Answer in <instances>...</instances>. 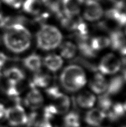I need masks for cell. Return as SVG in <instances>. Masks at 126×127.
<instances>
[{
  "label": "cell",
  "instance_id": "4dcf8cb0",
  "mask_svg": "<svg viewBox=\"0 0 126 127\" xmlns=\"http://www.w3.org/2000/svg\"><path fill=\"white\" fill-rule=\"evenodd\" d=\"M122 76L123 79V80L125 81V82H126V70H125L124 71H123Z\"/></svg>",
  "mask_w": 126,
  "mask_h": 127
},
{
  "label": "cell",
  "instance_id": "836d02e7",
  "mask_svg": "<svg viewBox=\"0 0 126 127\" xmlns=\"http://www.w3.org/2000/svg\"><path fill=\"white\" fill-rule=\"evenodd\" d=\"M123 106H124V108H125V110H126V100L125 101V102L124 103H123Z\"/></svg>",
  "mask_w": 126,
  "mask_h": 127
},
{
  "label": "cell",
  "instance_id": "7402d4cb",
  "mask_svg": "<svg viewBox=\"0 0 126 127\" xmlns=\"http://www.w3.org/2000/svg\"><path fill=\"white\" fill-rule=\"evenodd\" d=\"M77 42L78 50L84 57L89 59L96 57L97 52L92 48L88 40H77Z\"/></svg>",
  "mask_w": 126,
  "mask_h": 127
},
{
  "label": "cell",
  "instance_id": "e575fe53",
  "mask_svg": "<svg viewBox=\"0 0 126 127\" xmlns=\"http://www.w3.org/2000/svg\"><path fill=\"white\" fill-rule=\"evenodd\" d=\"M0 127H7L6 126H3V125H0Z\"/></svg>",
  "mask_w": 126,
  "mask_h": 127
},
{
  "label": "cell",
  "instance_id": "e0dca14e",
  "mask_svg": "<svg viewBox=\"0 0 126 127\" xmlns=\"http://www.w3.org/2000/svg\"><path fill=\"white\" fill-rule=\"evenodd\" d=\"M24 66L31 71L36 72L41 70L42 61L41 56L36 54H31L23 60Z\"/></svg>",
  "mask_w": 126,
  "mask_h": 127
},
{
  "label": "cell",
  "instance_id": "3957f363",
  "mask_svg": "<svg viewBox=\"0 0 126 127\" xmlns=\"http://www.w3.org/2000/svg\"><path fill=\"white\" fill-rule=\"evenodd\" d=\"M62 35L55 26L42 25L36 34L37 46L42 50L50 51L60 46Z\"/></svg>",
  "mask_w": 126,
  "mask_h": 127
},
{
  "label": "cell",
  "instance_id": "ffe728a7",
  "mask_svg": "<svg viewBox=\"0 0 126 127\" xmlns=\"http://www.w3.org/2000/svg\"><path fill=\"white\" fill-rule=\"evenodd\" d=\"M126 112L123 103H116L113 105L106 113L107 117L110 121L116 122L126 114Z\"/></svg>",
  "mask_w": 126,
  "mask_h": 127
},
{
  "label": "cell",
  "instance_id": "8992f818",
  "mask_svg": "<svg viewBox=\"0 0 126 127\" xmlns=\"http://www.w3.org/2000/svg\"><path fill=\"white\" fill-rule=\"evenodd\" d=\"M103 13L102 6L98 1H89L85 2L84 16L87 21H97L102 17Z\"/></svg>",
  "mask_w": 126,
  "mask_h": 127
},
{
  "label": "cell",
  "instance_id": "5b68a950",
  "mask_svg": "<svg viewBox=\"0 0 126 127\" xmlns=\"http://www.w3.org/2000/svg\"><path fill=\"white\" fill-rule=\"evenodd\" d=\"M4 118L10 126L20 127L27 124L28 115L24 108L19 104L6 109Z\"/></svg>",
  "mask_w": 126,
  "mask_h": 127
},
{
  "label": "cell",
  "instance_id": "6da1fadb",
  "mask_svg": "<svg viewBox=\"0 0 126 127\" xmlns=\"http://www.w3.org/2000/svg\"><path fill=\"white\" fill-rule=\"evenodd\" d=\"M31 38L30 32L21 24H15L8 26L3 36L6 47L9 50L17 54L27 50L31 44Z\"/></svg>",
  "mask_w": 126,
  "mask_h": 127
},
{
  "label": "cell",
  "instance_id": "30bf717a",
  "mask_svg": "<svg viewBox=\"0 0 126 127\" xmlns=\"http://www.w3.org/2000/svg\"><path fill=\"white\" fill-rule=\"evenodd\" d=\"M106 118V114L99 108H93L88 112L84 117L87 124L93 127H97L102 124Z\"/></svg>",
  "mask_w": 126,
  "mask_h": 127
},
{
  "label": "cell",
  "instance_id": "8fae6325",
  "mask_svg": "<svg viewBox=\"0 0 126 127\" xmlns=\"http://www.w3.org/2000/svg\"><path fill=\"white\" fill-rule=\"evenodd\" d=\"M52 78L50 75L40 70L35 72L30 82L31 88H47L50 84Z\"/></svg>",
  "mask_w": 126,
  "mask_h": 127
},
{
  "label": "cell",
  "instance_id": "8d00e7d4",
  "mask_svg": "<svg viewBox=\"0 0 126 127\" xmlns=\"http://www.w3.org/2000/svg\"><path fill=\"white\" fill-rule=\"evenodd\" d=\"M126 127V126H125V127Z\"/></svg>",
  "mask_w": 126,
  "mask_h": 127
},
{
  "label": "cell",
  "instance_id": "4fadbf2b",
  "mask_svg": "<svg viewBox=\"0 0 126 127\" xmlns=\"http://www.w3.org/2000/svg\"><path fill=\"white\" fill-rule=\"evenodd\" d=\"M96 97L93 93L89 91L81 92L76 97V103L78 106L82 109H90L94 106Z\"/></svg>",
  "mask_w": 126,
  "mask_h": 127
},
{
  "label": "cell",
  "instance_id": "d6986e66",
  "mask_svg": "<svg viewBox=\"0 0 126 127\" xmlns=\"http://www.w3.org/2000/svg\"><path fill=\"white\" fill-rule=\"evenodd\" d=\"M110 46L114 50H119L126 41L125 35L120 30L115 29L109 32Z\"/></svg>",
  "mask_w": 126,
  "mask_h": 127
},
{
  "label": "cell",
  "instance_id": "d6a6232c",
  "mask_svg": "<svg viewBox=\"0 0 126 127\" xmlns=\"http://www.w3.org/2000/svg\"><path fill=\"white\" fill-rule=\"evenodd\" d=\"M81 1H82V3H85V2H87V1H100V0H81Z\"/></svg>",
  "mask_w": 126,
  "mask_h": 127
},
{
  "label": "cell",
  "instance_id": "f1b7e54d",
  "mask_svg": "<svg viewBox=\"0 0 126 127\" xmlns=\"http://www.w3.org/2000/svg\"><path fill=\"white\" fill-rule=\"evenodd\" d=\"M6 108H5L3 104L0 103V119H2V118H4V115H5Z\"/></svg>",
  "mask_w": 126,
  "mask_h": 127
},
{
  "label": "cell",
  "instance_id": "83f0119b",
  "mask_svg": "<svg viewBox=\"0 0 126 127\" xmlns=\"http://www.w3.org/2000/svg\"><path fill=\"white\" fill-rule=\"evenodd\" d=\"M2 2L13 8L18 9L23 4V0H2Z\"/></svg>",
  "mask_w": 126,
  "mask_h": 127
},
{
  "label": "cell",
  "instance_id": "44dd1931",
  "mask_svg": "<svg viewBox=\"0 0 126 127\" xmlns=\"http://www.w3.org/2000/svg\"><path fill=\"white\" fill-rule=\"evenodd\" d=\"M22 4L23 10L33 15L40 14L43 7L41 0H26Z\"/></svg>",
  "mask_w": 126,
  "mask_h": 127
},
{
  "label": "cell",
  "instance_id": "9c48e42d",
  "mask_svg": "<svg viewBox=\"0 0 126 127\" xmlns=\"http://www.w3.org/2000/svg\"><path fill=\"white\" fill-rule=\"evenodd\" d=\"M108 81L104 75L97 72L91 79L89 83V87L94 93L103 94L107 91Z\"/></svg>",
  "mask_w": 126,
  "mask_h": 127
},
{
  "label": "cell",
  "instance_id": "1f68e13d",
  "mask_svg": "<svg viewBox=\"0 0 126 127\" xmlns=\"http://www.w3.org/2000/svg\"><path fill=\"white\" fill-rule=\"evenodd\" d=\"M2 15H3V13H2V6H1V3H0V20H1V19L2 18Z\"/></svg>",
  "mask_w": 126,
  "mask_h": 127
},
{
  "label": "cell",
  "instance_id": "d590c367",
  "mask_svg": "<svg viewBox=\"0 0 126 127\" xmlns=\"http://www.w3.org/2000/svg\"><path fill=\"white\" fill-rule=\"evenodd\" d=\"M125 26H126V28H125V33H126V25H125Z\"/></svg>",
  "mask_w": 126,
  "mask_h": 127
},
{
  "label": "cell",
  "instance_id": "52a82bcc",
  "mask_svg": "<svg viewBox=\"0 0 126 127\" xmlns=\"http://www.w3.org/2000/svg\"><path fill=\"white\" fill-rule=\"evenodd\" d=\"M24 102L27 107L33 110H36L43 105L44 97L39 89L32 88L27 94Z\"/></svg>",
  "mask_w": 126,
  "mask_h": 127
},
{
  "label": "cell",
  "instance_id": "f546056e",
  "mask_svg": "<svg viewBox=\"0 0 126 127\" xmlns=\"http://www.w3.org/2000/svg\"><path fill=\"white\" fill-rule=\"evenodd\" d=\"M109 1L114 4V6H117L124 4L125 0H109Z\"/></svg>",
  "mask_w": 126,
  "mask_h": 127
},
{
  "label": "cell",
  "instance_id": "ac0fdd59",
  "mask_svg": "<svg viewBox=\"0 0 126 127\" xmlns=\"http://www.w3.org/2000/svg\"><path fill=\"white\" fill-rule=\"evenodd\" d=\"M4 76L10 83H19L25 79L23 70L17 67H11L4 72Z\"/></svg>",
  "mask_w": 126,
  "mask_h": 127
},
{
  "label": "cell",
  "instance_id": "277c9868",
  "mask_svg": "<svg viewBox=\"0 0 126 127\" xmlns=\"http://www.w3.org/2000/svg\"><path fill=\"white\" fill-rule=\"evenodd\" d=\"M122 66V62L117 56L113 54H108L101 60L97 69L103 75H113L120 71Z\"/></svg>",
  "mask_w": 126,
  "mask_h": 127
},
{
  "label": "cell",
  "instance_id": "7c38bea8",
  "mask_svg": "<svg viewBox=\"0 0 126 127\" xmlns=\"http://www.w3.org/2000/svg\"><path fill=\"white\" fill-rule=\"evenodd\" d=\"M123 8H118L114 7L105 12V17L109 21H113L119 26L126 25V13L123 11Z\"/></svg>",
  "mask_w": 126,
  "mask_h": 127
},
{
  "label": "cell",
  "instance_id": "cb8c5ba5",
  "mask_svg": "<svg viewBox=\"0 0 126 127\" xmlns=\"http://www.w3.org/2000/svg\"><path fill=\"white\" fill-rule=\"evenodd\" d=\"M90 45L93 50L97 52L109 46L110 41L109 37L105 36H97L91 40Z\"/></svg>",
  "mask_w": 126,
  "mask_h": 127
},
{
  "label": "cell",
  "instance_id": "ba28073f",
  "mask_svg": "<svg viewBox=\"0 0 126 127\" xmlns=\"http://www.w3.org/2000/svg\"><path fill=\"white\" fill-rule=\"evenodd\" d=\"M51 99L53 101L52 104L55 106L58 114H66L68 112L71 106V100L67 95L60 92Z\"/></svg>",
  "mask_w": 126,
  "mask_h": 127
},
{
  "label": "cell",
  "instance_id": "2e32d148",
  "mask_svg": "<svg viewBox=\"0 0 126 127\" xmlns=\"http://www.w3.org/2000/svg\"><path fill=\"white\" fill-rule=\"evenodd\" d=\"M125 83L122 75H117L113 77L109 82H108L107 91L105 93L110 96L118 94L123 89Z\"/></svg>",
  "mask_w": 126,
  "mask_h": 127
},
{
  "label": "cell",
  "instance_id": "603a6c76",
  "mask_svg": "<svg viewBox=\"0 0 126 127\" xmlns=\"http://www.w3.org/2000/svg\"><path fill=\"white\" fill-rule=\"evenodd\" d=\"M77 51V46L70 41H66L61 45L60 54L62 57L66 59H71L75 57Z\"/></svg>",
  "mask_w": 126,
  "mask_h": 127
},
{
  "label": "cell",
  "instance_id": "d4e9b609",
  "mask_svg": "<svg viewBox=\"0 0 126 127\" xmlns=\"http://www.w3.org/2000/svg\"><path fill=\"white\" fill-rule=\"evenodd\" d=\"M64 127H80L81 119L79 114L75 112H68L63 119Z\"/></svg>",
  "mask_w": 126,
  "mask_h": 127
},
{
  "label": "cell",
  "instance_id": "9a60e30c",
  "mask_svg": "<svg viewBox=\"0 0 126 127\" xmlns=\"http://www.w3.org/2000/svg\"><path fill=\"white\" fill-rule=\"evenodd\" d=\"M65 15L75 16L80 13L82 4L81 0H61Z\"/></svg>",
  "mask_w": 126,
  "mask_h": 127
},
{
  "label": "cell",
  "instance_id": "484cf974",
  "mask_svg": "<svg viewBox=\"0 0 126 127\" xmlns=\"http://www.w3.org/2000/svg\"><path fill=\"white\" fill-rule=\"evenodd\" d=\"M81 19L80 17H76V16H67L60 19L61 24L63 28L69 31H75L77 24Z\"/></svg>",
  "mask_w": 126,
  "mask_h": 127
},
{
  "label": "cell",
  "instance_id": "4316f807",
  "mask_svg": "<svg viewBox=\"0 0 126 127\" xmlns=\"http://www.w3.org/2000/svg\"><path fill=\"white\" fill-rule=\"evenodd\" d=\"M113 101L111 99V96L104 93L101 94V96L98 97V108L105 112V114L107 113L111 106L113 105Z\"/></svg>",
  "mask_w": 126,
  "mask_h": 127
},
{
  "label": "cell",
  "instance_id": "7a4b0ae2",
  "mask_svg": "<svg viewBox=\"0 0 126 127\" xmlns=\"http://www.w3.org/2000/svg\"><path fill=\"white\" fill-rule=\"evenodd\" d=\"M62 87L69 93L80 90L87 83V76L84 70L77 65H70L62 70L60 76Z\"/></svg>",
  "mask_w": 126,
  "mask_h": 127
},
{
  "label": "cell",
  "instance_id": "5bb4252c",
  "mask_svg": "<svg viewBox=\"0 0 126 127\" xmlns=\"http://www.w3.org/2000/svg\"><path fill=\"white\" fill-rule=\"evenodd\" d=\"M43 64L49 71L57 72L62 67L63 61L60 56L52 54L47 55L43 60Z\"/></svg>",
  "mask_w": 126,
  "mask_h": 127
}]
</instances>
